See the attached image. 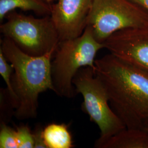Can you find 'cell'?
Masks as SVG:
<instances>
[{
    "label": "cell",
    "mask_w": 148,
    "mask_h": 148,
    "mask_svg": "<svg viewBox=\"0 0 148 148\" xmlns=\"http://www.w3.org/2000/svg\"><path fill=\"white\" fill-rule=\"evenodd\" d=\"M94 71L125 127H148V71L110 53L95 59Z\"/></svg>",
    "instance_id": "cell-1"
},
{
    "label": "cell",
    "mask_w": 148,
    "mask_h": 148,
    "mask_svg": "<svg viewBox=\"0 0 148 148\" xmlns=\"http://www.w3.org/2000/svg\"><path fill=\"white\" fill-rule=\"evenodd\" d=\"M0 49L14 68L11 83L18 101L14 117L18 120L36 118L40 95L48 90L54 92L51 62L56 51L31 56L5 37L1 40Z\"/></svg>",
    "instance_id": "cell-2"
},
{
    "label": "cell",
    "mask_w": 148,
    "mask_h": 148,
    "mask_svg": "<svg viewBox=\"0 0 148 148\" xmlns=\"http://www.w3.org/2000/svg\"><path fill=\"white\" fill-rule=\"evenodd\" d=\"M104 44L94 37L90 28L86 27L82 34L60 41L51 62V75L54 92L60 97L73 98L76 95L73 80L84 67L95 69L97 52Z\"/></svg>",
    "instance_id": "cell-3"
},
{
    "label": "cell",
    "mask_w": 148,
    "mask_h": 148,
    "mask_svg": "<svg viewBox=\"0 0 148 148\" xmlns=\"http://www.w3.org/2000/svg\"><path fill=\"white\" fill-rule=\"evenodd\" d=\"M5 18L1 32L23 52L39 57L56 51L60 39L51 16L35 18L11 12Z\"/></svg>",
    "instance_id": "cell-4"
},
{
    "label": "cell",
    "mask_w": 148,
    "mask_h": 148,
    "mask_svg": "<svg viewBox=\"0 0 148 148\" xmlns=\"http://www.w3.org/2000/svg\"><path fill=\"white\" fill-rule=\"evenodd\" d=\"M73 82L76 94H81L83 97L82 110L100 130V137L95 145L126 128L111 108L106 90L93 68L84 67L79 69Z\"/></svg>",
    "instance_id": "cell-5"
},
{
    "label": "cell",
    "mask_w": 148,
    "mask_h": 148,
    "mask_svg": "<svg viewBox=\"0 0 148 148\" xmlns=\"http://www.w3.org/2000/svg\"><path fill=\"white\" fill-rule=\"evenodd\" d=\"M148 24V11L130 0H93L86 27L103 42L115 32Z\"/></svg>",
    "instance_id": "cell-6"
},
{
    "label": "cell",
    "mask_w": 148,
    "mask_h": 148,
    "mask_svg": "<svg viewBox=\"0 0 148 148\" xmlns=\"http://www.w3.org/2000/svg\"><path fill=\"white\" fill-rule=\"evenodd\" d=\"M103 44L117 58L148 71V24L116 32Z\"/></svg>",
    "instance_id": "cell-7"
},
{
    "label": "cell",
    "mask_w": 148,
    "mask_h": 148,
    "mask_svg": "<svg viewBox=\"0 0 148 148\" xmlns=\"http://www.w3.org/2000/svg\"><path fill=\"white\" fill-rule=\"evenodd\" d=\"M93 0H58L52 5L51 17L60 42L79 37L86 27Z\"/></svg>",
    "instance_id": "cell-8"
},
{
    "label": "cell",
    "mask_w": 148,
    "mask_h": 148,
    "mask_svg": "<svg viewBox=\"0 0 148 148\" xmlns=\"http://www.w3.org/2000/svg\"><path fill=\"white\" fill-rule=\"evenodd\" d=\"M97 148H148V132L145 129L125 128L101 143Z\"/></svg>",
    "instance_id": "cell-9"
},
{
    "label": "cell",
    "mask_w": 148,
    "mask_h": 148,
    "mask_svg": "<svg viewBox=\"0 0 148 148\" xmlns=\"http://www.w3.org/2000/svg\"><path fill=\"white\" fill-rule=\"evenodd\" d=\"M16 9L32 11L39 16H51L52 5L46 0H0L1 23Z\"/></svg>",
    "instance_id": "cell-10"
},
{
    "label": "cell",
    "mask_w": 148,
    "mask_h": 148,
    "mask_svg": "<svg viewBox=\"0 0 148 148\" xmlns=\"http://www.w3.org/2000/svg\"><path fill=\"white\" fill-rule=\"evenodd\" d=\"M43 136L47 148H72L73 137L65 123H50L43 128Z\"/></svg>",
    "instance_id": "cell-11"
},
{
    "label": "cell",
    "mask_w": 148,
    "mask_h": 148,
    "mask_svg": "<svg viewBox=\"0 0 148 148\" xmlns=\"http://www.w3.org/2000/svg\"><path fill=\"white\" fill-rule=\"evenodd\" d=\"M14 68L13 65L6 59L2 51L0 49V74L5 82L6 88L16 109L18 105V101L11 83L12 76Z\"/></svg>",
    "instance_id": "cell-12"
},
{
    "label": "cell",
    "mask_w": 148,
    "mask_h": 148,
    "mask_svg": "<svg viewBox=\"0 0 148 148\" xmlns=\"http://www.w3.org/2000/svg\"><path fill=\"white\" fill-rule=\"evenodd\" d=\"M15 107L7 88L0 90V123L8 124L14 116Z\"/></svg>",
    "instance_id": "cell-13"
},
{
    "label": "cell",
    "mask_w": 148,
    "mask_h": 148,
    "mask_svg": "<svg viewBox=\"0 0 148 148\" xmlns=\"http://www.w3.org/2000/svg\"><path fill=\"white\" fill-rule=\"evenodd\" d=\"M0 148H19L16 130L5 123H0Z\"/></svg>",
    "instance_id": "cell-14"
},
{
    "label": "cell",
    "mask_w": 148,
    "mask_h": 148,
    "mask_svg": "<svg viewBox=\"0 0 148 148\" xmlns=\"http://www.w3.org/2000/svg\"><path fill=\"white\" fill-rule=\"evenodd\" d=\"M16 131L19 148H34L33 133L28 125H19Z\"/></svg>",
    "instance_id": "cell-15"
},
{
    "label": "cell",
    "mask_w": 148,
    "mask_h": 148,
    "mask_svg": "<svg viewBox=\"0 0 148 148\" xmlns=\"http://www.w3.org/2000/svg\"><path fill=\"white\" fill-rule=\"evenodd\" d=\"M43 128L44 127L41 125L37 124L32 131L34 140V148H47L43 139Z\"/></svg>",
    "instance_id": "cell-16"
},
{
    "label": "cell",
    "mask_w": 148,
    "mask_h": 148,
    "mask_svg": "<svg viewBox=\"0 0 148 148\" xmlns=\"http://www.w3.org/2000/svg\"><path fill=\"white\" fill-rule=\"evenodd\" d=\"M137 3L148 11V0H130Z\"/></svg>",
    "instance_id": "cell-17"
},
{
    "label": "cell",
    "mask_w": 148,
    "mask_h": 148,
    "mask_svg": "<svg viewBox=\"0 0 148 148\" xmlns=\"http://www.w3.org/2000/svg\"><path fill=\"white\" fill-rule=\"evenodd\" d=\"M48 2H49V3H51L52 2H53V1H54V0H46Z\"/></svg>",
    "instance_id": "cell-18"
},
{
    "label": "cell",
    "mask_w": 148,
    "mask_h": 148,
    "mask_svg": "<svg viewBox=\"0 0 148 148\" xmlns=\"http://www.w3.org/2000/svg\"><path fill=\"white\" fill-rule=\"evenodd\" d=\"M145 130H147V132H148V127H147V128H145Z\"/></svg>",
    "instance_id": "cell-19"
}]
</instances>
